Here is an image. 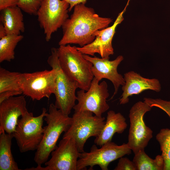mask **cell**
<instances>
[{"instance_id":"obj_24","label":"cell","mask_w":170,"mask_h":170,"mask_svg":"<svg viewBox=\"0 0 170 170\" xmlns=\"http://www.w3.org/2000/svg\"><path fill=\"white\" fill-rule=\"evenodd\" d=\"M44 0H19L17 6L25 13L36 15Z\"/></svg>"},{"instance_id":"obj_3","label":"cell","mask_w":170,"mask_h":170,"mask_svg":"<svg viewBox=\"0 0 170 170\" xmlns=\"http://www.w3.org/2000/svg\"><path fill=\"white\" fill-rule=\"evenodd\" d=\"M57 48L61 68L71 80L77 82L78 88L87 91L94 78L92 63L84 58L75 46L60 45Z\"/></svg>"},{"instance_id":"obj_16","label":"cell","mask_w":170,"mask_h":170,"mask_svg":"<svg viewBox=\"0 0 170 170\" xmlns=\"http://www.w3.org/2000/svg\"><path fill=\"white\" fill-rule=\"evenodd\" d=\"M124 78L125 83L122 87L123 92L119 99L121 105L128 103L129 97L139 94L144 91L150 90L159 92L161 89L158 79L144 78L133 71L125 73Z\"/></svg>"},{"instance_id":"obj_11","label":"cell","mask_w":170,"mask_h":170,"mask_svg":"<svg viewBox=\"0 0 170 170\" xmlns=\"http://www.w3.org/2000/svg\"><path fill=\"white\" fill-rule=\"evenodd\" d=\"M69 4L62 0H44L37 15L45 40L49 42L52 34L62 27L69 18Z\"/></svg>"},{"instance_id":"obj_15","label":"cell","mask_w":170,"mask_h":170,"mask_svg":"<svg viewBox=\"0 0 170 170\" xmlns=\"http://www.w3.org/2000/svg\"><path fill=\"white\" fill-rule=\"evenodd\" d=\"M27 111L23 96L11 97L0 103V133L12 134L19 117Z\"/></svg>"},{"instance_id":"obj_22","label":"cell","mask_w":170,"mask_h":170,"mask_svg":"<svg viewBox=\"0 0 170 170\" xmlns=\"http://www.w3.org/2000/svg\"><path fill=\"white\" fill-rule=\"evenodd\" d=\"M133 161L137 170H164V161L162 156L157 155L153 159L145 153L144 150L135 154Z\"/></svg>"},{"instance_id":"obj_7","label":"cell","mask_w":170,"mask_h":170,"mask_svg":"<svg viewBox=\"0 0 170 170\" xmlns=\"http://www.w3.org/2000/svg\"><path fill=\"white\" fill-rule=\"evenodd\" d=\"M98 148L95 144L91 148L89 152H79L77 162V170L89 169L98 165L102 170H108L111 162L131 153L132 150L127 143L118 145L112 141L105 143Z\"/></svg>"},{"instance_id":"obj_8","label":"cell","mask_w":170,"mask_h":170,"mask_svg":"<svg viewBox=\"0 0 170 170\" xmlns=\"http://www.w3.org/2000/svg\"><path fill=\"white\" fill-rule=\"evenodd\" d=\"M152 107L145 102L139 101L129 111L130 126L127 144L134 154L144 150L153 137V131L144 122L145 114Z\"/></svg>"},{"instance_id":"obj_25","label":"cell","mask_w":170,"mask_h":170,"mask_svg":"<svg viewBox=\"0 0 170 170\" xmlns=\"http://www.w3.org/2000/svg\"><path fill=\"white\" fill-rule=\"evenodd\" d=\"M115 170H137L136 167L133 162L128 158L123 157L120 158Z\"/></svg>"},{"instance_id":"obj_4","label":"cell","mask_w":170,"mask_h":170,"mask_svg":"<svg viewBox=\"0 0 170 170\" xmlns=\"http://www.w3.org/2000/svg\"><path fill=\"white\" fill-rule=\"evenodd\" d=\"M47 113L46 109L43 108L41 114L37 116L27 111L18 120L12 134L21 152L38 148L43 137V120Z\"/></svg>"},{"instance_id":"obj_14","label":"cell","mask_w":170,"mask_h":170,"mask_svg":"<svg viewBox=\"0 0 170 170\" xmlns=\"http://www.w3.org/2000/svg\"><path fill=\"white\" fill-rule=\"evenodd\" d=\"M83 56L92 63V71L94 77L99 82L105 78L113 83L114 91L110 99H112L117 93L120 86H122L125 83L124 77L117 71L118 66L123 60V56L120 55L114 60H110V58H99L84 54Z\"/></svg>"},{"instance_id":"obj_28","label":"cell","mask_w":170,"mask_h":170,"mask_svg":"<svg viewBox=\"0 0 170 170\" xmlns=\"http://www.w3.org/2000/svg\"><path fill=\"white\" fill-rule=\"evenodd\" d=\"M7 35L5 29L3 24L0 23V39L5 37Z\"/></svg>"},{"instance_id":"obj_12","label":"cell","mask_w":170,"mask_h":170,"mask_svg":"<svg viewBox=\"0 0 170 170\" xmlns=\"http://www.w3.org/2000/svg\"><path fill=\"white\" fill-rule=\"evenodd\" d=\"M74 140L70 137L63 138L58 146L51 153V157L44 164L26 168V170H77L79 153Z\"/></svg>"},{"instance_id":"obj_20","label":"cell","mask_w":170,"mask_h":170,"mask_svg":"<svg viewBox=\"0 0 170 170\" xmlns=\"http://www.w3.org/2000/svg\"><path fill=\"white\" fill-rule=\"evenodd\" d=\"M22 11L18 6L7 7L0 10V22L3 24L7 35H20L24 32Z\"/></svg>"},{"instance_id":"obj_9","label":"cell","mask_w":170,"mask_h":170,"mask_svg":"<svg viewBox=\"0 0 170 170\" xmlns=\"http://www.w3.org/2000/svg\"><path fill=\"white\" fill-rule=\"evenodd\" d=\"M56 76V71L54 69L22 73L20 81L23 94L33 100L49 99L55 92Z\"/></svg>"},{"instance_id":"obj_21","label":"cell","mask_w":170,"mask_h":170,"mask_svg":"<svg viewBox=\"0 0 170 170\" xmlns=\"http://www.w3.org/2000/svg\"><path fill=\"white\" fill-rule=\"evenodd\" d=\"M13 134L0 133V170H20L12 153Z\"/></svg>"},{"instance_id":"obj_6","label":"cell","mask_w":170,"mask_h":170,"mask_svg":"<svg viewBox=\"0 0 170 170\" xmlns=\"http://www.w3.org/2000/svg\"><path fill=\"white\" fill-rule=\"evenodd\" d=\"M93 114L88 111L74 112L71 124L63 135V138L74 140L79 152L84 151V145L89 138H96L99 135L105 124L104 117Z\"/></svg>"},{"instance_id":"obj_2","label":"cell","mask_w":170,"mask_h":170,"mask_svg":"<svg viewBox=\"0 0 170 170\" xmlns=\"http://www.w3.org/2000/svg\"><path fill=\"white\" fill-rule=\"evenodd\" d=\"M44 118L47 125L43 127V138L34 158L38 166L48 161L50 154L57 146L60 135L68 130L72 122L71 117L65 114L53 103L49 105Z\"/></svg>"},{"instance_id":"obj_26","label":"cell","mask_w":170,"mask_h":170,"mask_svg":"<svg viewBox=\"0 0 170 170\" xmlns=\"http://www.w3.org/2000/svg\"><path fill=\"white\" fill-rule=\"evenodd\" d=\"M19 0H0V10L7 7L17 6Z\"/></svg>"},{"instance_id":"obj_13","label":"cell","mask_w":170,"mask_h":170,"mask_svg":"<svg viewBox=\"0 0 170 170\" xmlns=\"http://www.w3.org/2000/svg\"><path fill=\"white\" fill-rule=\"evenodd\" d=\"M125 9L119 14L112 26L95 32V37L93 42L82 47H76L77 49L83 54L94 56L97 53L102 58H110L114 53L112 39L117 26L124 20L123 14Z\"/></svg>"},{"instance_id":"obj_10","label":"cell","mask_w":170,"mask_h":170,"mask_svg":"<svg viewBox=\"0 0 170 170\" xmlns=\"http://www.w3.org/2000/svg\"><path fill=\"white\" fill-rule=\"evenodd\" d=\"M81 89L76 93L78 103L73 108L74 112L88 111L98 116H102L103 113L110 108L107 103L109 96L106 82H99L94 77L88 90Z\"/></svg>"},{"instance_id":"obj_17","label":"cell","mask_w":170,"mask_h":170,"mask_svg":"<svg viewBox=\"0 0 170 170\" xmlns=\"http://www.w3.org/2000/svg\"><path fill=\"white\" fill-rule=\"evenodd\" d=\"M151 107H156L164 111L170 119V101L149 98L147 101ZM156 139L159 143L164 161V170H170V128L161 129Z\"/></svg>"},{"instance_id":"obj_23","label":"cell","mask_w":170,"mask_h":170,"mask_svg":"<svg viewBox=\"0 0 170 170\" xmlns=\"http://www.w3.org/2000/svg\"><path fill=\"white\" fill-rule=\"evenodd\" d=\"M23 38L21 35H7L0 39V63L10 62L14 59L15 49Z\"/></svg>"},{"instance_id":"obj_1","label":"cell","mask_w":170,"mask_h":170,"mask_svg":"<svg viewBox=\"0 0 170 170\" xmlns=\"http://www.w3.org/2000/svg\"><path fill=\"white\" fill-rule=\"evenodd\" d=\"M112 21L110 18L100 16L85 4H77L62 26L63 35L59 45L74 44L82 47L89 44L95 39V31L107 27Z\"/></svg>"},{"instance_id":"obj_5","label":"cell","mask_w":170,"mask_h":170,"mask_svg":"<svg viewBox=\"0 0 170 170\" xmlns=\"http://www.w3.org/2000/svg\"><path fill=\"white\" fill-rule=\"evenodd\" d=\"M47 61L51 68L54 69L57 72L54 94L55 97L54 105L63 113L69 115L77 100L76 91L78 88V84L76 82L71 80L60 67L57 48H52L51 49V54Z\"/></svg>"},{"instance_id":"obj_18","label":"cell","mask_w":170,"mask_h":170,"mask_svg":"<svg viewBox=\"0 0 170 170\" xmlns=\"http://www.w3.org/2000/svg\"><path fill=\"white\" fill-rule=\"evenodd\" d=\"M127 127L126 119L120 112L113 110L108 111L105 124L99 135L94 140L97 145L101 146L105 143L111 142L113 135L117 133H122Z\"/></svg>"},{"instance_id":"obj_27","label":"cell","mask_w":170,"mask_h":170,"mask_svg":"<svg viewBox=\"0 0 170 170\" xmlns=\"http://www.w3.org/2000/svg\"><path fill=\"white\" fill-rule=\"evenodd\" d=\"M65 1L69 4L68 9L69 11L70 12L74 6L78 4L82 3L85 4L87 0H62Z\"/></svg>"},{"instance_id":"obj_19","label":"cell","mask_w":170,"mask_h":170,"mask_svg":"<svg viewBox=\"0 0 170 170\" xmlns=\"http://www.w3.org/2000/svg\"><path fill=\"white\" fill-rule=\"evenodd\" d=\"M21 74L0 67V103L10 97L23 94Z\"/></svg>"}]
</instances>
